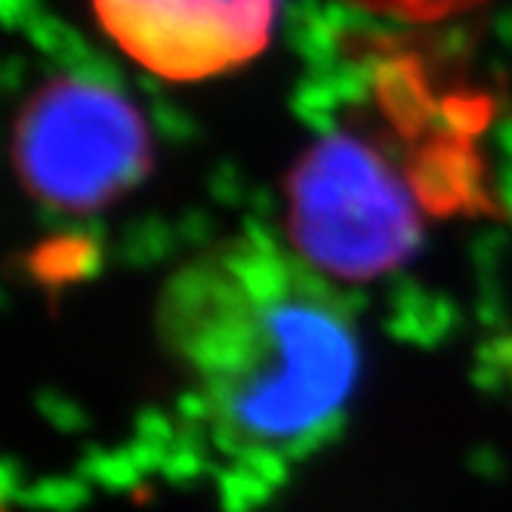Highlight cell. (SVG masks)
Masks as SVG:
<instances>
[{
	"mask_svg": "<svg viewBox=\"0 0 512 512\" xmlns=\"http://www.w3.org/2000/svg\"><path fill=\"white\" fill-rule=\"evenodd\" d=\"M93 10L124 56L155 78L189 84L260 56L278 0H93Z\"/></svg>",
	"mask_w": 512,
	"mask_h": 512,
	"instance_id": "4",
	"label": "cell"
},
{
	"mask_svg": "<svg viewBox=\"0 0 512 512\" xmlns=\"http://www.w3.org/2000/svg\"><path fill=\"white\" fill-rule=\"evenodd\" d=\"M349 7H358L371 16L408 22V25H432L454 19L472 7L485 4V0H343Z\"/></svg>",
	"mask_w": 512,
	"mask_h": 512,
	"instance_id": "5",
	"label": "cell"
},
{
	"mask_svg": "<svg viewBox=\"0 0 512 512\" xmlns=\"http://www.w3.org/2000/svg\"><path fill=\"white\" fill-rule=\"evenodd\" d=\"M90 500V485L78 475H53V479H41L22 494V506L41 509V512H78Z\"/></svg>",
	"mask_w": 512,
	"mask_h": 512,
	"instance_id": "6",
	"label": "cell"
},
{
	"mask_svg": "<svg viewBox=\"0 0 512 512\" xmlns=\"http://www.w3.org/2000/svg\"><path fill=\"white\" fill-rule=\"evenodd\" d=\"M346 62L303 93L312 124L284 179V232L327 281L408 275L451 219H509L485 133L494 96L445 84L414 47L346 38Z\"/></svg>",
	"mask_w": 512,
	"mask_h": 512,
	"instance_id": "2",
	"label": "cell"
},
{
	"mask_svg": "<svg viewBox=\"0 0 512 512\" xmlns=\"http://www.w3.org/2000/svg\"><path fill=\"white\" fill-rule=\"evenodd\" d=\"M158 334L173 414H142L136 442L164 457L189 451L213 475L244 469L281 491L346 432L361 377L355 309L300 256L263 238L201 253L167 284Z\"/></svg>",
	"mask_w": 512,
	"mask_h": 512,
	"instance_id": "1",
	"label": "cell"
},
{
	"mask_svg": "<svg viewBox=\"0 0 512 512\" xmlns=\"http://www.w3.org/2000/svg\"><path fill=\"white\" fill-rule=\"evenodd\" d=\"M13 164L25 195L56 213L90 216L124 201L152 173L149 115L93 62L50 71L13 124Z\"/></svg>",
	"mask_w": 512,
	"mask_h": 512,
	"instance_id": "3",
	"label": "cell"
}]
</instances>
